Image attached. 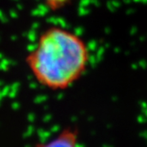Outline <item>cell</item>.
Returning <instances> with one entry per match:
<instances>
[{"instance_id":"6da1fadb","label":"cell","mask_w":147,"mask_h":147,"mask_svg":"<svg viewBox=\"0 0 147 147\" xmlns=\"http://www.w3.org/2000/svg\"><path fill=\"white\" fill-rule=\"evenodd\" d=\"M86 41L71 29L51 25L38 35L25 64L40 86L52 91L70 89L85 75L90 63Z\"/></svg>"},{"instance_id":"7a4b0ae2","label":"cell","mask_w":147,"mask_h":147,"mask_svg":"<svg viewBox=\"0 0 147 147\" xmlns=\"http://www.w3.org/2000/svg\"><path fill=\"white\" fill-rule=\"evenodd\" d=\"M31 147H80V132L75 126H67L45 141L35 143Z\"/></svg>"},{"instance_id":"3957f363","label":"cell","mask_w":147,"mask_h":147,"mask_svg":"<svg viewBox=\"0 0 147 147\" xmlns=\"http://www.w3.org/2000/svg\"><path fill=\"white\" fill-rule=\"evenodd\" d=\"M46 8L51 11H59L72 4L75 0H39Z\"/></svg>"}]
</instances>
